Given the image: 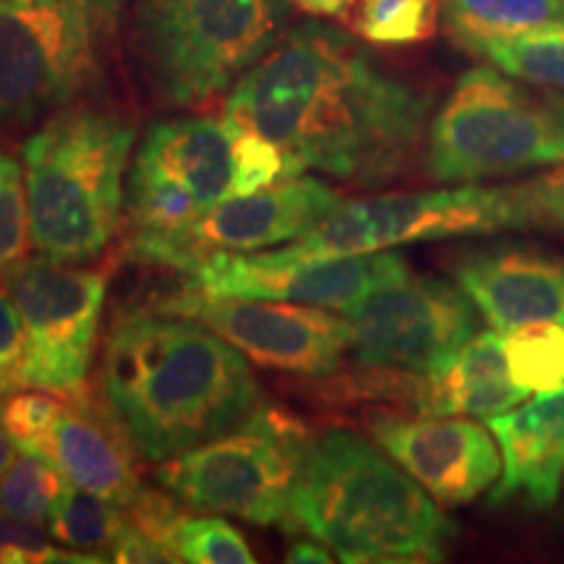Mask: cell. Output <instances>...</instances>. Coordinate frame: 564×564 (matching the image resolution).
I'll list each match as a JSON object with an SVG mask.
<instances>
[{"label": "cell", "instance_id": "obj_1", "mask_svg": "<svg viewBox=\"0 0 564 564\" xmlns=\"http://www.w3.org/2000/svg\"><path fill=\"white\" fill-rule=\"evenodd\" d=\"M432 100L384 74L350 34L308 21L230 89L223 121L274 141L299 173L379 188L411 171Z\"/></svg>", "mask_w": 564, "mask_h": 564}, {"label": "cell", "instance_id": "obj_2", "mask_svg": "<svg viewBox=\"0 0 564 564\" xmlns=\"http://www.w3.org/2000/svg\"><path fill=\"white\" fill-rule=\"evenodd\" d=\"M102 411L150 463L202 447L262 408L241 350L162 306L118 314L97 369Z\"/></svg>", "mask_w": 564, "mask_h": 564}, {"label": "cell", "instance_id": "obj_3", "mask_svg": "<svg viewBox=\"0 0 564 564\" xmlns=\"http://www.w3.org/2000/svg\"><path fill=\"white\" fill-rule=\"evenodd\" d=\"M299 528L340 562H440L455 523L411 476L364 436L314 440L291 497Z\"/></svg>", "mask_w": 564, "mask_h": 564}, {"label": "cell", "instance_id": "obj_4", "mask_svg": "<svg viewBox=\"0 0 564 564\" xmlns=\"http://www.w3.org/2000/svg\"><path fill=\"white\" fill-rule=\"evenodd\" d=\"M137 123L116 105H70L24 141L32 246L58 262H89L121 228Z\"/></svg>", "mask_w": 564, "mask_h": 564}, {"label": "cell", "instance_id": "obj_5", "mask_svg": "<svg viewBox=\"0 0 564 564\" xmlns=\"http://www.w3.org/2000/svg\"><path fill=\"white\" fill-rule=\"evenodd\" d=\"M285 21L288 0H129L126 53L158 108L196 110L230 95Z\"/></svg>", "mask_w": 564, "mask_h": 564}, {"label": "cell", "instance_id": "obj_6", "mask_svg": "<svg viewBox=\"0 0 564 564\" xmlns=\"http://www.w3.org/2000/svg\"><path fill=\"white\" fill-rule=\"evenodd\" d=\"M129 0H0V137H21L108 84Z\"/></svg>", "mask_w": 564, "mask_h": 564}, {"label": "cell", "instance_id": "obj_7", "mask_svg": "<svg viewBox=\"0 0 564 564\" xmlns=\"http://www.w3.org/2000/svg\"><path fill=\"white\" fill-rule=\"evenodd\" d=\"M426 167L440 183L564 167V91L520 82L491 63L470 68L429 126Z\"/></svg>", "mask_w": 564, "mask_h": 564}, {"label": "cell", "instance_id": "obj_8", "mask_svg": "<svg viewBox=\"0 0 564 564\" xmlns=\"http://www.w3.org/2000/svg\"><path fill=\"white\" fill-rule=\"evenodd\" d=\"M546 225L544 175L505 186L463 183L340 202L312 230L280 249L288 257H348L442 238L494 236Z\"/></svg>", "mask_w": 564, "mask_h": 564}, {"label": "cell", "instance_id": "obj_9", "mask_svg": "<svg viewBox=\"0 0 564 564\" xmlns=\"http://www.w3.org/2000/svg\"><path fill=\"white\" fill-rule=\"evenodd\" d=\"M312 444L295 415L262 405L232 432L160 463L158 481L192 510L236 514L253 525H288Z\"/></svg>", "mask_w": 564, "mask_h": 564}, {"label": "cell", "instance_id": "obj_10", "mask_svg": "<svg viewBox=\"0 0 564 564\" xmlns=\"http://www.w3.org/2000/svg\"><path fill=\"white\" fill-rule=\"evenodd\" d=\"M24 324L19 390L87 400L108 274L51 257L24 259L0 274Z\"/></svg>", "mask_w": 564, "mask_h": 564}, {"label": "cell", "instance_id": "obj_11", "mask_svg": "<svg viewBox=\"0 0 564 564\" xmlns=\"http://www.w3.org/2000/svg\"><path fill=\"white\" fill-rule=\"evenodd\" d=\"M476 312L460 285L405 272L348 314L350 352L366 369L429 377L478 333Z\"/></svg>", "mask_w": 564, "mask_h": 564}, {"label": "cell", "instance_id": "obj_12", "mask_svg": "<svg viewBox=\"0 0 564 564\" xmlns=\"http://www.w3.org/2000/svg\"><path fill=\"white\" fill-rule=\"evenodd\" d=\"M405 272H411L405 259L394 251L348 257L220 251L188 274V288L217 299L288 301L348 316L366 295Z\"/></svg>", "mask_w": 564, "mask_h": 564}, {"label": "cell", "instance_id": "obj_13", "mask_svg": "<svg viewBox=\"0 0 564 564\" xmlns=\"http://www.w3.org/2000/svg\"><path fill=\"white\" fill-rule=\"evenodd\" d=\"M162 308L186 314L262 369L327 377L350 350V324L329 308L264 299H217L188 291Z\"/></svg>", "mask_w": 564, "mask_h": 564}, {"label": "cell", "instance_id": "obj_14", "mask_svg": "<svg viewBox=\"0 0 564 564\" xmlns=\"http://www.w3.org/2000/svg\"><path fill=\"white\" fill-rule=\"evenodd\" d=\"M335 207H340V194L319 178L295 175L278 181L251 196L215 204L154 264L192 274L212 253H246L295 241Z\"/></svg>", "mask_w": 564, "mask_h": 564}, {"label": "cell", "instance_id": "obj_15", "mask_svg": "<svg viewBox=\"0 0 564 564\" xmlns=\"http://www.w3.org/2000/svg\"><path fill=\"white\" fill-rule=\"evenodd\" d=\"M371 434L379 447L442 507L470 505L502 470L489 426L470 421L468 415H382L371 423Z\"/></svg>", "mask_w": 564, "mask_h": 564}, {"label": "cell", "instance_id": "obj_16", "mask_svg": "<svg viewBox=\"0 0 564 564\" xmlns=\"http://www.w3.org/2000/svg\"><path fill=\"white\" fill-rule=\"evenodd\" d=\"M455 280L499 335L564 324V259L525 246H494L457 259Z\"/></svg>", "mask_w": 564, "mask_h": 564}, {"label": "cell", "instance_id": "obj_17", "mask_svg": "<svg viewBox=\"0 0 564 564\" xmlns=\"http://www.w3.org/2000/svg\"><path fill=\"white\" fill-rule=\"evenodd\" d=\"M486 426L502 453V478L491 502L525 499L539 510L552 507L564 481V384L518 411L491 415Z\"/></svg>", "mask_w": 564, "mask_h": 564}, {"label": "cell", "instance_id": "obj_18", "mask_svg": "<svg viewBox=\"0 0 564 564\" xmlns=\"http://www.w3.org/2000/svg\"><path fill=\"white\" fill-rule=\"evenodd\" d=\"M131 178L183 188L209 212L228 199L232 141L223 118L186 116L150 126L131 162Z\"/></svg>", "mask_w": 564, "mask_h": 564}, {"label": "cell", "instance_id": "obj_19", "mask_svg": "<svg viewBox=\"0 0 564 564\" xmlns=\"http://www.w3.org/2000/svg\"><path fill=\"white\" fill-rule=\"evenodd\" d=\"M131 449V442L110 421V415L105 413V421L97 419L87 398L66 405L45 457L58 465L68 484L126 510L147 489L133 468Z\"/></svg>", "mask_w": 564, "mask_h": 564}, {"label": "cell", "instance_id": "obj_20", "mask_svg": "<svg viewBox=\"0 0 564 564\" xmlns=\"http://www.w3.org/2000/svg\"><path fill=\"white\" fill-rule=\"evenodd\" d=\"M528 398L512 382L505 356V335L476 333L440 371L419 377V411L423 415H468L491 419L512 411Z\"/></svg>", "mask_w": 564, "mask_h": 564}, {"label": "cell", "instance_id": "obj_21", "mask_svg": "<svg viewBox=\"0 0 564 564\" xmlns=\"http://www.w3.org/2000/svg\"><path fill=\"white\" fill-rule=\"evenodd\" d=\"M564 19L562 0H447L444 30L463 53Z\"/></svg>", "mask_w": 564, "mask_h": 564}, {"label": "cell", "instance_id": "obj_22", "mask_svg": "<svg viewBox=\"0 0 564 564\" xmlns=\"http://www.w3.org/2000/svg\"><path fill=\"white\" fill-rule=\"evenodd\" d=\"M47 531L68 549L110 554L129 531V514L116 502L68 484L47 514Z\"/></svg>", "mask_w": 564, "mask_h": 564}, {"label": "cell", "instance_id": "obj_23", "mask_svg": "<svg viewBox=\"0 0 564 564\" xmlns=\"http://www.w3.org/2000/svg\"><path fill=\"white\" fill-rule=\"evenodd\" d=\"M476 58L520 82L564 91V19L514 37L486 42Z\"/></svg>", "mask_w": 564, "mask_h": 564}, {"label": "cell", "instance_id": "obj_24", "mask_svg": "<svg viewBox=\"0 0 564 564\" xmlns=\"http://www.w3.org/2000/svg\"><path fill=\"white\" fill-rule=\"evenodd\" d=\"M505 356L512 382L525 392H546L564 384V324L541 322L505 335Z\"/></svg>", "mask_w": 564, "mask_h": 564}, {"label": "cell", "instance_id": "obj_25", "mask_svg": "<svg viewBox=\"0 0 564 564\" xmlns=\"http://www.w3.org/2000/svg\"><path fill=\"white\" fill-rule=\"evenodd\" d=\"M436 0H358L350 24L373 45H419L436 32Z\"/></svg>", "mask_w": 564, "mask_h": 564}, {"label": "cell", "instance_id": "obj_26", "mask_svg": "<svg viewBox=\"0 0 564 564\" xmlns=\"http://www.w3.org/2000/svg\"><path fill=\"white\" fill-rule=\"evenodd\" d=\"M68 481L51 457L19 449L17 463L0 478V510L30 523H47Z\"/></svg>", "mask_w": 564, "mask_h": 564}, {"label": "cell", "instance_id": "obj_27", "mask_svg": "<svg viewBox=\"0 0 564 564\" xmlns=\"http://www.w3.org/2000/svg\"><path fill=\"white\" fill-rule=\"evenodd\" d=\"M228 131L232 141V183L228 199L251 196L272 186V183L303 175L295 171L288 154L274 141L259 137L253 131L232 129V126H228Z\"/></svg>", "mask_w": 564, "mask_h": 564}, {"label": "cell", "instance_id": "obj_28", "mask_svg": "<svg viewBox=\"0 0 564 564\" xmlns=\"http://www.w3.org/2000/svg\"><path fill=\"white\" fill-rule=\"evenodd\" d=\"M32 246L30 202L19 160L0 152V274L24 262Z\"/></svg>", "mask_w": 564, "mask_h": 564}, {"label": "cell", "instance_id": "obj_29", "mask_svg": "<svg viewBox=\"0 0 564 564\" xmlns=\"http://www.w3.org/2000/svg\"><path fill=\"white\" fill-rule=\"evenodd\" d=\"M68 400L42 390H21L3 400V419L11 440L24 453H47V444L58 426Z\"/></svg>", "mask_w": 564, "mask_h": 564}, {"label": "cell", "instance_id": "obj_30", "mask_svg": "<svg viewBox=\"0 0 564 564\" xmlns=\"http://www.w3.org/2000/svg\"><path fill=\"white\" fill-rule=\"evenodd\" d=\"M175 549L192 564H253L243 535L223 518H183L175 533Z\"/></svg>", "mask_w": 564, "mask_h": 564}, {"label": "cell", "instance_id": "obj_31", "mask_svg": "<svg viewBox=\"0 0 564 564\" xmlns=\"http://www.w3.org/2000/svg\"><path fill=\"white\" fill-rule=\"evenodd\" d=\"M51 531L42 523L13 518L0 510V562L6 564H32V562H76V564H102L110 556L102 554H74L53 546Z\"/></svg>", "mask_w": 564, "mask_h": 564}, {"label": "cell", "instance_id": "obj_32", "mask_svg": "<svg viewBox=\"0 0 564 564\" xmlns=\"http://www.w3.org/2000/svg\"><path fill=\"white\" fill-rule=\"evenodd\" d=\"M24 358V324L11 293L0 288V384L3 394L19 390L17 379Z\"/></svg>", "mask_w": 564, "mask_h": 564}, {"label": "cell", "instance_id": "obj_33", "mask_svg": "<svg viewBox=\"0 0 564 564\" xmlns=\"http://www.w3.org/2000/svg\"><path fill=\"white\" fill-rule=\"evenodd\" d=\"M110 562L121 564H171V562H183L181 554L175 549L160 544V541L150 539V535L139 533L137 528L129 525V531L121 535L116 546L110 552Z\"/></svg>", "mask_w": 564, "mask_h": 564}, {"label": "cell", "instance_id": "obj_34", "mask_svg": "<svg viewBox=\"0 0 564 564\" xmlns=\"http://www.w3.org/2000/svg\"><path fill=\"white\" fill-rule=\"evenodd\" d=\"M544 199L549 228L564 230V167L544 173Z\"/></svg>", "mask_w": 564, "mask_h": 564}, {"label": "cell", "instance_id": "obj_35", "mask_svg": "<svg viewBox=\"0 0 564 564\" xmlns=\"http://www.w3.org/2000/svg\"><path fill=\"white\" fill-rule=\"evenodd\" d=\"M299 9L314 17H327V19H345L356 9L358 0H293Z\"/></svg>", "mask_w": 564, "mask_h": 564}, {"label": "cell", "instance_id": "obj_36", "mask_svg": "<svg viewBox=\"0 0 564 564\" xmlns=\"http://www.w3.org/2000/svg\"><path fill=\"white\" fill-rule=\"evenodd\" d=\"M329 549L319 544H312V541H301V544H293L291 552H288V562H333V556L327 554Z\"/></svg>", "mask_w": 564, "mask_h": 564}, {"label": "cell", "instance_id": "obj_37", "mask_svg": "<svg viewBox=\"0 0 564 564\" xmlns=\"http://www.w3.org/2000/svg\"><path fill=\"white\" fill-rule=\"evenodd\" d=\"M19 457V447L17 442L11 440L9 429H6V419H3V400H0V478H3L6 470L17 463Z\"/></svg>", "mask_w": 564, "mask_h": 564}, {"label": "cell", "instance_id": "obj_38", "mask_svg": "<svg viewBox=\"0 0 564 564\" xmlns=\"http://www.w3.org/2000/svg\"><path fill=\"white\" fill-rule=\"evenodd\" d=\"M0 394H3V384H0Z\"/></svg>", "mask_w": 564, "mask_h": 564}, {"label": "cell", "instance_id": "obj_39", "mask_svg": "<svg viewBox=\"0 0 564 564\" xmlns=\"http://www.w3.org/2000/svg\"><path fill=\"white\" fill-rule=\"evenodd\" d=\"M562 3H564V0H562Z\"/></svg>", "mask_w": 564, "mask_h": 564}]
</instances>
